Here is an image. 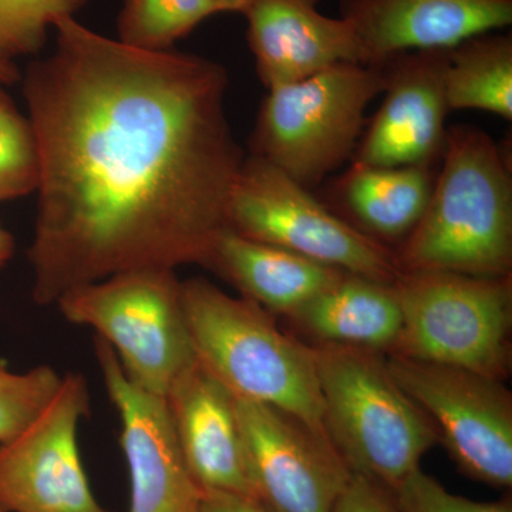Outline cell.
<instances>
[{"label":"cell","instance_id":"cell-1","mask_svg":"<svg viewBox=\"0 0 512 512\" xmlns=\"http://www.w3.org/2000/svg\"><path fill=\"white\" fill-rule=\"evenodd\" d=\"M23 82L39 151L33 301L120 272L207 266L229 228L245 156L228 73L192 53L137 49L59 20Z\"/></svg>","mask_w":512,"mask_h":512},{"label":"cell","instance_id":"cell-2","mask_svg":"<svg viewBox=\"0 0 512 512\" xmlns=\"http://www.w3.org/2000/svg\"><path fill=\"white\" fill-rule=\"evenodd\" d=\"M394 252L400 272L511 275V171L490 134L471 124L448 128L429 205Z\"/></svg>","mask_w":512,"mask_h":512},{"label":"cell","instance_id":"cell-3","mask_svg":"<svg viewBox=\"0 0 512 512\" xmlns=\"http://www.w3.org/2000/svg\"><path fill=\"white\" fill-rule=\"evenodd\" d=\"M183 305L198 363L229 392L289 413L329 439L311 345L282 332L258 303L204 278L183 282Z\"/></svg>","mask_w":512,"mask_h":512},{"label":"cell","instance_id":"cell-4","mask_svg":"<svg viewBox=\"0 0 512 512\" xmlns=\"http://www.w3.org/2000/svg\"><path fill=\"white\" fill-rule=\"evenodd\" d=\"M311 348L330 441L352 474L393 493L439 441L433 424L394 379L384 353Z\"/></svg>","mask_w":512,"mask_h":512},{"label":"cell","instance_id":"cell-5","mask_svg":"<svg viewBox=\"0 0 512 512\" xmlns=\"http://www.w3.org/2000/svg\"><path fill=\"white\" fill-rule=\"evenodd\" d=\"M383 86L377 64L346 62L268 89L249 137V156L308 190L318 187L352 161L367 106Z\"/></svg>","mask_w":512,"mask_h":512},{"label":"cell","instance_id":"cell-6","mask_svg":"<svg viewBox=\"0 0 512 512\" xmlns=\"http://www.w3.org/2000/svg\"><path fill=\"white\" fill-rule=\"evenodd\" d=\"M402 329L386 355L458 367L504 382L511 369L512 275L400 272Z\"/></svg>","mask_w":512,"mask_h":512},{"label":"cell","instance_id":"cell-7","mask_svg":"<svg viewBox=\"0 0 512 512\" xmlns=\"http://www.w3.org/2000/svg\"><path fill=\"white\" fill-rule=\"evenodd\" d=\"M70 323L89 326L119 357L131 382L165 397L195 363L175 269L141 268L70 289L56 302Z\"/></svg>","mask_w":512,"mask_h":512},{"label":"cell","instance_id":"cell-8","mask_svg":"<svg viewBox=\"0 0 512 512\" xmlns=\"http://www.w3.org/2000/svg\"><path fill=\"white\" fill-rule=\"evenodd\" d=\"M242 237L284 248L348 274L394 284L396 252L329 210L311 190L261 158L245 157L228 210Z\"/></svg>","mask_w":512,"mask_h":512},{"label":"cell","instance_id":"cell-9","mask_svg":"<svg viewBox=\"0 0 512 512\" xmlns=\"http://www.w3.org/2000/svg\"><path fill=\"white\" fill-rule=\"evenodd\" d=\"M386 362L461 471L491 487L511 488L512 397L504 382L409 357L386 355Z\"/></svg>","mask_w":512,"mask_h":512},{"label":"cell","instance_id":"cell-10","mask_svg":"<svg viewBox=\"0 0 512 512\" xmlns=\"http://www.w3.org/2000/svg\"><path fill=\"white\" fill-rule=\"evenodd\" d=\"M89 399L86 379L69 373L45 410L0 443V511L111 512L94 497L77 443Z\"/></svg>","mask_w":512,"mask_h":512},{"label":"cell","instance_id":"cell-11","mask_svg":"<svg viewBox=\"0 0 512 512\" xmlns=\"http://www.w3.org/2000/svg\"><path fill=\"white\" fill-rule=\"evenodd\" d=\"M249 478L271 512H333L352 471L328 437L268 404L237 399Z\"/></svg>","mask_w":512,"mask_h":512},{"label":"cell","instance_id":"cell-12","mask_svg":"<svg viewBox=\"0 0 512 512\" xmlns=\"http://www.w3.org/2000/svg\"><path fill=\"white\" fill-rule=\"evenodd\" d=\"M97 362L121 420L120 446L130 476L128 512H198L202 491L191 476L165 397L141 389L113 348L97 336Z\"/></svg>","mask_w":512,"mask_h":512},{"label":"cell","instance_id":"cell-13","mask_svg":"<svg viewBox=\"0 0 512 512\" xmlns=\"http://www.w3.org/2000/svg\"><path fill=\"white\" fill-rule=\"evenodd\" d=\"M448 49L414 50L377 63L384 99L357 143L352 163L366 167H437L450 113L444 70Z\"/></svg>","mask_w":512,"mask_h":512},{"label":"cell","instance_id":"cell-14","mask_svg":"<svg viewBox=\"0 0 512 512\" xmlns=\"http://www.w3.org/2000/svg\"><path fill=\"white\" fill-rule=\"evenodd\" d=\"M362 64L414 50L450 49L512 23V0H339Z\"/></svg>","mask_w":512,"mask_h":512},{"label":"cell","instance_id":"cell-15","mask_svg":"<svg viewBox=\"0 0 512 512\" xmlns=\"http://www.w3.org/2000/svg\"><path fill=\"white\" fill-rule=\"evenodd\" d=\"M165 400L181 451L202 493L255 498L237 397L195 360L174 380Z\"/></svg>","mask_w":512,"mask_h":512},{"label":"cell","instance_id":"cell-16","mask_svg":"<svg viewBox=\"0 0 512 512\" xmlns=\"http://www.w3.org/2000/svg\"><path fill=\"white\" fill-rule=\"evenodd\" d=\"M322 0H251L247 39L266 89L282 86L338 63H362L352 26L320 13Z\"/></svg>","mask_w":512,"mask_h":512},{"label":"cell","instance_id":"cell-17","mask_svg":"<svg viewBox=\"0 0 512 512\" xmlns=\"http://www.w3.org/2000/svg\"><path fill=\"white\" fill-rule=\"evenodd\" d=\"M207 269L238 289L241 296L271 312L288 315L326 291L348 272L227 228L215 241Z\"/></svg>","mask_w":512,"mask_h":512},{"label":"cell","instance_id":"cell-18","mask_svg":"<svg viewBox=\"0 0 512 512\" xmlns=\"http://www.w3.org/2000/svg\"><path fill=\"white\" fill-rule=\"evenodd\" d=\"M286 318L315 343L384 355L396 345L402 329L396 286L355 274L343 275Z\"/></svg>","mask_w":512,"mask_h":512},{"label":"cell","instance_id":"cell-19","mask_svg":"<svg viewBox=\"0 0 512 512\" xmlns=\"http://www.w3.org/2000/svg\"><path fill=\"white\" fill-rule=\"evenodd\" d=\"M436 175L437 167L352 163L333 184L332 194L345 214L343 220L384 245H400L423 217Z\"/></svg>","mask_w":512,"mask_h":512},{"label":"cell","instance_id":"cell-20","mask_svg":"<svg viewBox=\"0 0 512 512\" xmlns=\"http://www.w3.org/2000/svg\"><path fill=\"white\" fill-rule=\"evenodd\" d=\"M444 89L450 110L487 111L511 121V33H483L450 47Z\"/></svg>","mask_w":512,"mask_h":512},{"label":"cell","instance_id":"cell-21","mask_svg":"<svg viewBox=\"0 0 512 512\" xmlns=\"http://www.w3.org/2000/svg\"><path fill=\"white\" fill-rule=\"evenodd\" d=\"M220 13L218 0H123L117 32L128 46L163 52Z\"/></svg>","mask_w":512,"mask_h":512},{"label":"cell","instance_id":"cell-22","mask_svg":"<svg viewBox=\"0 0 512 512\" xmlns=\"http://www.w3.org/2000/svg\"><path fill=\"white\" fill-rule=\"evenodd\" d=\"M87 0H0V64L15 66L18 57L36 55L47 30L74 18Z\"/></svg>","mask_w":512,"mask_h":512},{"label":"cell","instance_id":"cell-23","mask_svg":"<svg viewBox=\"0 0 512 512\" xmlns=\"http://www.w3.org/2000/svg\"><path fill=\"white\" fill-rule=\"evenodd\" d=\"M39 184V151L29 117L0 82V202L25 197Z\"/></svg>","mask_w":512,"mask_h":512},{"label":"cell","instance_id":"cell-24","mask_svg":"<svg viewBox=\"0 0 512 512\" xmlns=\"http://www.w3.org/2000/svg\"><path fill=\"white\" fill-rule=\"evenodd\" d=\"M62 380L46 365L25 373L0 367V443L15 439L45 410Z\"/></svg>","mask_w":512,"mask_h":512},{"label":"cell","instance_id":"cell-25","mask_svg":"<svg viewBox=\"0 0 512 512\" xmlns=\"http://www.w3.org/2000/svg\"><path fill=\"white\" fill-rule=\"evenodd\" d=\"M393 495L399 512H512L507 500L484 503L450 493L421 468L413 471Z\"/></svg>","mask_w":512,"mask_h":512},{"label":"cell","instance_id":"cell-26","mask_svg":"<svg viewBox=\"0 0 512 512\" xmlns=\"http://www.w3.org/2000/svg\"><path fill=\"white\" fill-rule=\"evenodd\" d=\"M333 512H399L392 491L353 474Z\"/></svg>","mask_w":512,"mask_h":512},{"label":"cell","instance_id":"cell-27","mask_svg":"<svg viewBox=\"0 0 512 512\" xmlns=\"http://www.w3.org/2000/svg\"><path fill=\"white\" fill-rule=\"evenodd\" d=\"M198 512H271L255 498L228 493H202Z\"/></svg>","mask_w":512,"mask_h":512},{"label":"cell","instance_id":"cell-28","mask_svg":"<svg viewBox=\"0 0 512 512\" xmlns=\"http://www.w3.org/2000/svg\"><path fill=\"white\" fill-rule=\"evenodd\" d=\"M13 254H15V239H13L8 229L0 224V268L8 264Z\"/></svg>","mask_w":512,"mask_h":512},{"label":"cell","instance_id":"cell-29","mask_svg":"<svg viewBox=\"0 0 512 512\" xmlns=\"http://www.w3.org/2000/svg\"><path fill=\"white\" fill-rule=\"evenodd\" d=\"M227 13H242L251 0H218Z\"/></svg>","mask_w":512,"mask_h":512},{"label":"cell","instance_id":"cell-30","mask_svg":"<svg viewBox=\"0 0 512 512\" xmlns=\"http://www.w3.org/2000/svg\"><path fill=\"white\" fill-rule=\"evenodd\" d=\"M19 79V72L16 66H2L0 64V82L10 84Z\"/></svg>","mask_w":512,"mask_h":512},{"label":"cell","instance_id":"cell-31","mask_svg":"<svg viewBox=\"0 0 512 512\" xmlns=\"http://www.w3.org/2000/svg\"><path fill=\"white\" fill-rule=\"evenodd\" d=\"M0 512H2V511H0Z\"/></svg>","mask_w":512,"mask_h":512}]
</instances>
